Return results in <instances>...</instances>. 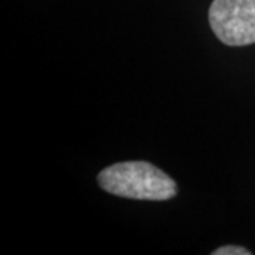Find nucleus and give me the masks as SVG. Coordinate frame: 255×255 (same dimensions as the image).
Masks as SVG:
<instances>
[{
    "label": "nucleus",
    "mask_w": 255,
    "mask_h": 255,
    "mask_svg": "<svg viewBox=\"0 0 255 255\" xmlns=\"http://www.w3.org/2000/svg\"><path fill=\"white\" fill-rule=\"evenodd\" d=\"M101 189L132 200L164 201L177 194V184L149 162L130 160L105 167L98 174Z\"/></svg>",
    "instance_id": "obj_1"
},
{
    "label": "nucleus",
    "mask_w": 255,
    "mask_h": 255,
    "mask_svg": "<svg viewBox=\"0 0 255 255\" xmlns=\"http://www.w3.org/2000/svg\"><path fill=\"white\" fill-rule=\"evenodd\" d=\"M209 21L214 34L226 46L255 43V0H213Z\"/></svg>",
    "instance_id": "obj_2"
},
{
    "label": "nucleus",
    "mask_w": 255,
    "mask_h": 255,
    "mask_svg": "<svg viewBox=\"0 0 255 255\" xmlns=\"http://www.w3.org/2000/svg\"><path fill=\"white\" fill-rule=\"evenodd\" d=\"M213 255H251V251H248L244 247L224 246L213 251Z\"/></svg>",
    "instance_id": "obj_3"
}]
</instances>
